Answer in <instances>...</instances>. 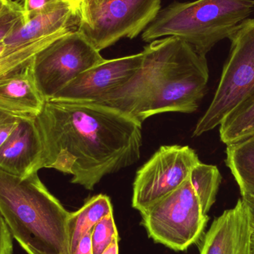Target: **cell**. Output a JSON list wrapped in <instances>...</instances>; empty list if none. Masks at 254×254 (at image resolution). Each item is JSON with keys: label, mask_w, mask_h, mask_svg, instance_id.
<instances>
[{"label": "cell", "mask_w": 254, "mask_h": 254, "mask_svg": "<svg viewBox=\"0 0 254 254\" xmlns=\"http://www.w3.org/2000/svg\"><path fill=\"white\" fill-rule=\"evenodd\" d=\"M34 120L43 145L42 169L71 175V183L89 190L140 159L141 124L112 107L49 100Z\"/></svg>", "instance_id": "cell-1"}, {"label": "cell", "mask_w": 254, "mask_h": 254, "mask_svg": "<svg viewBox=\"0 0 254 254\" xmlns=\"http://www.w3.org/2000/svg\"><path fill=\"white\" fill-rule=\"evenodd\" d=\"M142 53L137 72L96 104L116 109L140 124L161 113L196 111L208 83L206 57L176 37L154 40Z\"/></svg>", "instance_id": "cell-2"}, {"label": "cell", "mask_w": 254, "mask_h": 254, "mask_svg": "<svg viewBox=\"0 0 254 254\" xmlns=\"http://www.w3.org/2000/svg\"><path fill=\"white\" fill-rule=\"evenodd\" d=\"M67 211L38 173L20 178L0 169V214L28 254H70Z\"/></svg>", "instance_id": "cell-3"}, {"label": "cell", "mask_w": 254, "mask_h": 254, "mask_svg": "<svg viewBox=\"0 0 254 254\" xmlns=\"http://www.w3.org/2000/svg\"><path fill=\"white\" fill-rule=\"evenodd\" d=\"M254 10V0L173 1L160 10L142 33V40L151 43L163 37H178L206 57Z\"/></svg>", "instance_id": "cell-4"}, {"label": "cell", "mask_w": 254, "mask_h": 254, "mask_svg": "<svg viewBox=\"0 0 254 254\" xmlns=\"http://www.w3.org/2000/svg\"><path fill=\"white\" fill-rule=\"evenodd\" d=\"M231 52L210 107L199 119L193 136L221 125L239 107L254 100V19L242 22L228 37Z\"/></svg>", "instance_id": "cell-5"}, {"label": "cell", "mask_w": 254, "mask_h": 254, "mask_svg": "<svg viewBox=\"0 0 254 254\" xmlns=\"http://www.w3.org/2000/svg\"><path fill=\"white\" fill-rule=\"evenodd\" d=\"M140 213L149 237L176 252L186 251L196 243L209 220L189 179Z\"/></svg>", "instance_id": "cell-6"}, {"label": "cell", "mask_w": 254, "mask_h": 254, "mask_svg": "<svg viewBox=\"0 0 254 254\" xmlns=\"http://www.w3.org/2000/svg\"><path fill=\"white\" fill-rule=\"evenodd\" d=\"M161 9V0H86L77 28L101 52L122 39L135 38Z\"/></svg>", "instance_id": "cell-7"}, {"label": "cell", "mask_w": 254, "mask_h": 254, "mask_svg": "<svg viewBox=\"0 0 254 254\" xmlns=\"http://www.w3.org/2000/svg\"><path fill=\"white\" fill-rule=\"evenodd\" d=\"M104 60L89 38L77 28L36 55L33 75L40 93L49 101L83 71Z\"/></svg>", "instance_id": "cell-8"}, {"label": "cell", "mask_w": 254, "mask_h": 254, "mask_svg": "<svg viewBox=\"0 0 254 254\" xmlns=\"http://www.w3.org/2000/svg\"><path fill=\"white\" fill-rule=\"evenodd\" d=\"M200 162L188 146H162L136 173L131 206L143 211L182 186L192 169Z\"/></svg>", "instance_id": "cell-9"}, {"label": "cell", "mask_w": 254, "mask_h": 254, "mask_svg": "<svg viewBox=\"0 0 254 254\" xmlns=\"http://www.w3.org/2000/svg\"><path fill=\"white\" fill-rule=\"evenodd\" d=\"M142 52L106 60L83 71L52 100L98 103L126 83L141 66Z\"/></svg>", "instance_id": "cell-10"}, {"label": "cell", "mask_w": 254, "mask_h": 254, "mask_svg": "<svg viewBox=\"0 0 254 254\" xmlns=\"http://www.w3.org/2000/svg\"><path fill=\"white\" fill-rule=\"evenodd\" d=\"M249 210L242 198L216 218L204 234L200 254H252Z\"/></svg>", "instance_id": "cell-11"}, {"label": "cell", "mask_w": 254, "mask_h": 254, "mask_svg": "<svg viewBox=\"0 0 254 254\" xmlns=\"http://www.w3.org/2000/svg\"><path fill=\"white\" fill-rule=\"evenodd\" d=\"M34 118L19 119L0 147V169L6 173L25 178L42 169L43 145Z\"/></svg>", "instance_id": "cell-12"}, {"label": "cell", "mask_w": 254, "mask_h": 254, "mask_svg": "<svg viewBox=\"0 0 254 254\" xmlns=\"http://www.w3.org/2000/svg\"><path fill=\"white\" fill-rule=\"evenodd\" d=\"M78 19L64 1L55 4L22 21L4 40L7 45H20L77 28Z\"/></svg>", "instance_id": "cell-13"}, {"label": "cell", "mask_w": 254, "mask_h": 254, "mask_svg": "<svg viewBox=\"0 0 254 254\" xmlns=\"http://www.w3.org/2000/svg\"><path fill=\"white\" fill-rule=\"evenodd\" d=\"M32 62L0 79V107L28 117L37 116L46 100L34 80Z\"/></svg>", "instance_id": "cell-14"}, {"label": "cell", "mask_w": 254, "mask_h": 254, "mask_svg": "<svg viewBox=\"0 0 254 254\" xmlns=\"http://www.w3.org/2000/svg\"><path fill=\"white\" fill-rule=\"evenodd\" d=\"M111 212L113 207L110 197L100 194L88 199L77 211L69 213L67 232L70 254L74 252L80 240Z\"/></svg>", "instance_id": "cell-15"}, {"label": "cell", "mask_w": 254, "mask_h": 254, "mask_svg": "<svg viewBox=\"0 0 254 254\" xmlns=\"http://www.w3.org/2000/svg\"><path fill=\"white\" fill-rule=\"evenodd\" d=\"M226 164L235 178L242 196L254 194V136L227 145Z\"/></svg>", "instance_id": "cell-16"}, {"label": "cell", "mask_w": 254, "mask_h": 254, "mask_svg": "<svg viewBox=\"0 0 254 254\" xmlns=\"http://www.w3.org/2000/svg\"><path fill=\"white\" fill-rule=\"evenodd\" d=\"M68 33L54 34L20 45L0 43V79L31 64L40 51Z\"/></svg>", "instance_id": "cell-17"}, {"label": "cell", "mask_w": 254, "mask_h": 254, "mask_svg": "<svg viewBox=\"0 0 254 254\" xmlns=\"http://www.w3.org/2000/svg\"><path fill=\"white\" fill-rule=\"evenodd\" d=\"M225 144L237 143L254 136V100L228 115L219 125Z\"/></svg>", "instance_id": "cell-18"}, {"label": "cell", "mask_w": 254, "mask_h": 254, "mask_svg": "<svg viewBox=\"0 0 254 254\" xmlns=\"http://www.w3.org/2000/svg\"><path fill=\"white\" fill-rule=\"evenodd\" d=\"M189 180L199 198L203 211L207 214L216 201L222 181L219 169L200 161L191 170Z\"/></svg>", "instance_id": "cell-19"}, {"label": "cell", "mask_w": 254, "mask_h": 254, "mask_svg": "<svg viewBox=\"0 0 254 254\" xmlns=\"http://www.w3.org/2000/svg\"><path fill=\"white\" fill-rule=\"evenodd\" d=\"M116 236H119L113 212L101 219L92 230V252L101 254L111 244Z\"/></svg>", "instance_id": "cell-20"}, {"label": "cell", "mask_w": 254, "mask_h": 254, "mask_svg": "<svg viewBox=\"0 0 254 254\" xmlns=\"http://www.w3.org/2000/svg\"><path fill=\"white\" fill-rule=\"evenodd\" d=\"M23 18L22 8L17 1H10L6 8L0 13V43L19 25Z\"/></svg>", "instance_id": "cell-21"}, {"label": "cell", "mask_w": 254, "mask_h": 254, "mask_svg": "<svg viewBox=\"0 0 254 254\" xmlns=\"http://www.w3.org/2000/svg\"><path fill=\"white\" fill-rule=\"evenodd\" d=\"M60 0H19L23 18H28L58 2Z\"/></svg>", "instance_id": "cell-22"}, {"label": "cell", "mask_w": 254, "mask_h": 254, "mask_svg": "<svg viewBox=\"0 0 254 254\" xmlns=\"http://www.w3.org/2000/svg\"><path fill=\"white\" fill-rule=\"evenodd\" d=\"M13 254V237L0 214V254Z\"/></svg>", "instance_id": "cell-23"}, {"label": "cell", "mask_w": 254, "mask_h": 254, "mask_svg": "<svg viewBox=\"0 0 254 254\" xmlns=\"http://www.w3.org/2000/svg\"><path fill=\"white\" fill-rule=\"evenodd\" d=\"M25 118L10 117L0 121V147L8 138L15 127L17 125L19 119Z\"/></svg>", "instance_id": "cell-24"}, {"label": "cell", "mask_w": 254, "mask_h": 254, "mask_svg": "<svg viewBox=\"0 0 254 254\" xmlns=\"http://www.w3.org/2000/svg\"><path fill=\"white\" fill-rule=\"evenodd\" d=\"M91 236H92V231L87 233L80 240L75 250L71 254H93Z\"/></svg>", "instance_id": "cell-25"}, {"label": "cell", "mask_w": 254, "mask_h": 254, "mask_svg": "<svg viewBox=\"0 0 254 254\" xmlns=\"http://www.w3.org/2000/svg\"><path fill=\"white\" fill-rule=\"evenodd\" d=\"M242 199L244 201L249 210V217H250L251 225L254 231V195H243Z\"/></svg>", "instance_id": "cell-26"}, {"label": "cell", "mask_w": 254, "mask_h": 254, "mask_svg": "<svg viewBox=\"0 0 254 254\" xmlns=\"http://www.w3.org/2000/svg\"><path fill=\"white\" fill-rule=\"evenodd\" d=\"M64 2L66 3L67 4L70 6L73 13L77 17H78V15L80 14V10L84 4L85 1L86 0H61Z\"/></svg>", "instance_id": "cell-27"}, {"label": "cell", "mask_w": 254, "mask_h": 254, "mask_svg": "<svg viewBox=\"0 0 254 254\" xmlns=\"http://www.w3.org/2000/svg\"><path fill=\"white\" fill-rule=\"evenodd\" d=\"M119 236H116L111 244L101 254H119Z\"/></svg>", "instance_id": "cell-28"}, {"label": "cell", "mask_w": 254, "mask_h": 254, "mask_svg": "<svg viewBox=\"0 0 254 254\" xmlns=\"http://www.w3.org/2000/svg\"><path fill=\"white\" fill-rule=\"evenodd\" d=\"M10 117L33 118L28 117V116H20V115L11 113V112L7 111V110H4V109L1 108V107H0V121L4 120V119H8V118ZM34 117H35V116H34Z\"/></svg>", "instance_id": "cell-29"}, {"label": "cell", "mask_w": 254, "mask_h": 254, "mask_svg": "<svg viewBox=\"0 0 254 254\" xmlns=\"http://www.w3.org/2000/svg\"><path fill=\"white\" fill-rule=\"evenodd\" d=\"M10 1H11V0H10ZM10 1H6L0 0V13L6 8V7L8 5L9 2H10Z\"/></svg>", "instance_id": "cell-30"}, {"label": "cell", "mask_w": 254, "mask_h": 254, "mask_svg": "<svg viewBox=\"0 0 254 254\" xmlns=\"http://www.w3.org/2000/svg\"><path fill=\"white\" fill-rule=\"evenodd\" d=\"M252 254H254V231H253L252 237Z\"/></svg>", "instance_id": "cell-31"}, {"label": "cell", "mask_w": 254, "mask_h": 254, "mask_svg": "<svg viewBox=\"0 0 254 254\" xmlns=\"http://www.w3.org/2000/svg\"><path fill=\"white\" fill-rule=\"evenodd\" d=\"M1 1H10V0H1Z\"/></svg>", "instance_id": "cell-32"}]
</instances>
